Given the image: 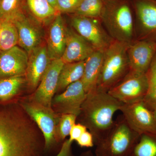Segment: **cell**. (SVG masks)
I'll use <instances>...</instances> for the list:
<instances>
[{"label": "cell", "instance_id": "cell-12", "mask_svg": "<svg viewBox=\"0 0 156 156\" xmlns=\"http://www.w3.org/2000/svg\"><path fill=\"white\" fill-rule=\"evenodd\" d=\"M13 22L18 32V45L28 54L42 44L44 34L41 23L29 11Z\"/></svg>", "mask_w": 156, "mask_h": 156}, {"label": "cell", "instance_id": "cell-22", "mask_svg": "<svg viewBox=\"0 0 156 156\" xmlns=\"http://www.w3.org/2000/svg\"><path fill=\"white\" fill-rule=\"evenodd\" d=\"M28 11L26 0H0V20L14 22Z\"/></svg>", "mask_w": 156, "mask_h": 156}, {"label": "cell", "instance_id": "cell-10", "mask_svg": "<svg viewBox=\"0 0 156 156\" xmlns=\"http://www.w3.org/2000/svg\"><path fill=\"white\" fill-rule=\"evenodd\" d=\"M119 111L129 126L141 135L156 133V120L154 112L143 101L123 104Z\"/></svg>", "mask_w": 156, "mask_h": 156}, {"label": "cell", "instance_id": "cell-35", "mask_svg": "<svg viewBox=\"0 0 156 156\" xmlns=\"http://www.w3.org/2000/svg\"><path fill=\"white\" fill-rule=\"evenodd\" d=\"M154 115L155 118V119L156 120V108L154 109V110L153 111Z\"/></svg>", "mask_w": 156, "mask_h": 156}, {"label": "cell", "instance_id": "cell-30", "mask_svg": "<svg viewBox=\"0 0 156 156\" xmlns=\"http://www.w3.org/2000/svg\"><path fill=\"white\" fill-rule=\"evenodd\" d=\"M76 142L81 147H92L95 146L93 136L89 131L84 132Z\"/></svg>", "mask_w": 156, "mask_h": 156}, {"label": "cell", "instance_id": "cell-7", "mask_svg": "<svg viewBox=\"0 0 156 156\" xmlns=\"http://www.w3.org/2000/svg\"><path fill=\"white\" fill-rule=\"evenodd\" d=\"M147 89L146 73H140L130 70L108 92L123 104H130L143 100Z\"/></svg>", "mask_w": 156, "mask_h": 156}, {"label": "cell", "instance_id": "cell-20", "mask_svg": "<svg viewBox=\"0 0 156 156\" xmlns=\"http://www.w3.org/2000/svg\"><path fill=\"white\" fill-rule=\"evenodd\" d=\"M85 63V61L64 63L59 74L56 93H61L71 84L81 80Z\"/></svg>", "mask_w": 156, "mask_h": 156}, {"label": "cell", "instance_id": "cell-31", "mask_svg": "<svg viewBox=\"0 0 156 156\" xmlns=\"http://www.w3.org/2000/svg\"><path fill=\"white\" fill-rule=\"evenodd\" d=\"M87 131V129L85 126L80 123H76L71 128L69 134V140L73 142L77 140L78 138L85 131Z\"/></svg>", "mask_w": 156, "mask_h": 156}, {"label": "cell", "instance_id": "cell-25", "mask_svg": "<svg viewBox=\"0 0 156 156\" xmlns=\"http://www.w3.org/2000/svg\"><path fill=\"white\" fill-rule=\"evenodd\" d=\"M148 81L147 92L143 101L152 110L156 108V53L146 73Z\"/></svg>", "mask_w": 156, "mask_h": 156}, {"label": "cell", "instance_id": "cell-8", "mask_svg": "<svg viewBox=\"0 0 156 156\" xmlns=\"http://www.w3.org/2000/svg\"><path fill=\"white\" fill-rule=\"evenodd\" d=\"M71 24L79 35L96 50L104 51L113 41L103 28L100 18L71 14Z\"/></svg>", "mask_w": 156, "mask_h": 156}, {"label": "cell", "instance_id": "cell-5", "mask_svg": "<svg viewBox=\"0 0 156 156\" xmlns=\"http://www.w3.org/2000/svg\"><path fill=\"white\" fill-rule=\"evenodd\" d=\"M140 135L134 131L122 115L115 121L105 137L95 145V156H129Z\"/></svg>", "mask_w": 156, "mask_h": 156}, {"label": "cell", "instance_id": "cell-23", "mask_svg": "<svg viewBox=\"0 0 156 156\" xmlns=\"http://www.w3.org/2000/svg\"><path fill=\"white\" fill-rule=\"evenodd\" d=\"M25 83V76L0 78V101H7L16 96Z\"/></svg>", "mask_w": 156, "mask_h": 156}, {"label": "cell", "instance_id": "cell-6", "mask_svg": "<svg viewBox=\"0 0 156 156\" xmlns=\"http://www.w3.org/2000/svg\"><path fill=\"white\" fill-rule=\"evenodd\" d=\"M20 103L41 131L44 140V151L51 150L58 143L56 131L61 115L52 108L44 106L30 98L23 99Z\"/></svg>", "mask_w": 156, "mask_h": 156}, {"label": "cell", "instance_id": "cell-9", "mask_svg": "<svg viewBox=\"0 0 156 156\" xmlns=\"http://www.w3.org/2000/svg\"><path fill=\"white\" fill-rule=\"evenodd\" d=\"M136 40L156 43V0H132Z\"/></svg>", "mask_w": 156, "mask_h": 156}, {"label": "cell", "instance_id": "cell-34", "mask_svg": "<svg viewBox=\"0 0 156 156\" xmlns=\"http://www.w3.org/2000/svg\"><path fill=\"white\" fill-rule=\"evenodd\" d=\"M47 1H48V2L50 3L51 5L53 6L54 9H56V2H57V0H47Z\"/></svg>", "mask_w": 156, "mask_h": 156}, {"label": "cell", "instance_id": "cell-33", "mask_svg": "<svg viewBox=\"0 0 156 156\" xmlns=\"http://www.w3.org/2000/svg\"><path fill=\"white\" fill-rule=\"evenodd\" d=\"M80 156H95V154L92 152V151L89 150L83 152L81 154Z\"/></svg>", "mask_w": 156, "mask_h": 156}, {"label": "cell", "instance_id": "cell-27", "mask_svg": "<svg viewBox=\"0 0 156 156\" xmlns=\"http://www.w3.org/2000/svg\"><path fill=\"white\" fill-rule=\"evenodd\" d=\"M103 6V0H83L73 14L92 18H100Z\"/></svg>", "mask_w": 156, "mask_h": 156}, {"label": "cell", "instance_id": "cell-3", "mask_svg": "<svg viewBox=\"0 0 156 156\" xmlns=\"http://www.w3.org/2000/svg\"><path fill=\"white\" fill-rule=\"evenodd\" d=\"M100 19L112 39L130 44L135 37L132 0H103Z\"/></svg>", "mask_w": 156, "mask_h": 156}, {"label": "cell", "instance_id": "cell-19", "mask_svg": "<svg viewBox=\"0 0 156 156\" xmlns=\"http://www.w3.org/2000/svg\"><path fill=\"white\" fill-rule=\"evenodd\" d=\"M103 55L104 51L95 50L85 60L83 75L81 80L87 93L97 88L102 67Z\"/></svg>", "mask_w": 156, "mask_h": 156}, {"label": "cell", "instance_id": "cell-1", "mask_svg": "<svg viewBox=\"0 0 156 156\" xmlns=\"http://www.w3.org/2000/svg\"><path fill=\"white\" fill-rule=\"evenodd\" d=\"M41 131L20 104L0 106V156H41Z\"/></svg>", "mask_w": 156, "mask_h": 156}, {"label": "cell", "instance_id": "cell-15", "mask_svg": "<svg viewBox=\"0 0 156 156\" xmlns=\"http://www.w3.org/2000/svg\"><path fill=\"white\" fill-rule=\"evenodd\" d=\"M51 61L46 45L42 44L29 53L25 77L31 92L36 90Z\"/></svg>", "mask_w": 156, "mask_h": 156}, {"label": "cell", "instance_id": "cell-17", "mask_svg": "<svg viewBox=\"0 0 156 156\" xmlns=\"http://www.w3.org/2000/svg\"><path fill=\"white\" fill-rule=\"evenodd\" d=\"M95 50L76 32L67 28L66 45L61 58L64 63L85 61Z\"/></svg>", "mask_w": 156, "mask_h": 156}, {"label": "cell", "instance_id": "cell-11", "mask_svg": "<svg viewBox=\"0 0 156 156\" xmlns=\"http://www.w3.org/2000/svg\"><path fill=\"white\" fill-rule=\"evenodd\" d=\"M86 95L82 81H77L69 86L63 92L54 95L51 107L58 115H74L77 117Z\"/></svg>", "mask_w": 156, "mask_h": 156}, {"label": "cell", "instance_id": "cell-32", "mask_svg": "<svg viewBox=\"0 0 156 156\" xmlns=\"http://www.w3.org/2000/svg\"><path fill=\"white\" fill-rule=\"evenodd\" d=\"M73 142L69 139H66L62 143L61 148L57 155L55 156H74L72 150Z\"/></svg>", "mask_w": 156, "mask_h": 156}, {"label": "cell", "instance_id": "cell-24", "mask_svg": "<svg viewBox=\"0 0 156 156\" xmlns=\"http://www.w3.org/2000/svg\"><path fill=\"white\" fill-rule=\"evenodd\" d=\"M18 44V32L14 23L0 20V53L10 50Z\"/></svg>", "mask_w": 156, "mask_h": 156}, {"label": "cell", "instance_id": "cell-29", "mask_svg": "<svg viewBox=\"0 0 156 156\" xmlns=\"http://www.w3.org/2000/svg\"><path fill=\"white\" fill-rule=\"evenodd\" d=\"M83 0H57L56 9L60 14H72L75 12Z\"/></svg>", "mask_w": 156, "mask_h": 156}, {"label": "cell", "instance_id": "cell-18", "mask_svg": "<svg viewBox=\"0 0 156 156\" xmlns=\"http://www.w3.org/2000/svg\"><path fill=\"white\" fill-rule=\"evenodd\" d=\"M67 28L62 14L58 13L50 23L47 37L46 46L51 60L62 57L66 45Z\"/></svg>", "mask_w": 156, "mask_h": 156}, {"label": "cell", "instance_id": "cell-28", "mask_svg": "<svg viewBox=\"0 0 156 156\" xmlns=\"http://www.w3.org/2000/svg\"><path fill=\"white\" fill-rule=\"evenodd\" d=\"M77 116L75 115H61L56 127V138L57 143L64 142L69 136L73 126L76 122Z\"/></svg>", "mask_w": 156, "mask_h": 156}, {"label": "cell", "instance_id": "cell-26", "mask_svg": "<svg viewBox=\"0 0 156 156\" xmlns=\"http://www.w3.org/2000/svg\"><path fill=\"white\" fill-rule=\"evenodd\" d=\"M132 154L134 156H156V133L140 135Z\"/></svg>", "mask_w": 156, "mask_h": 156}, {"label": "cell", "instance_id": "cell-16", "mask_svg": "<svg viewBox=\"0 0 156 156\" xmlns=\"http://www.w3.org/2000/svg\"><path fill=\"white\" fill-rule=\"evenodd\" d=\"M28 54L19 46L0 53V78L25 76Z\"/></svg>", "mask_w": 156, "mask_h": 156}, {"label": "cell", "instance_id": "cell-36", "mask_svg": "<svg viewBox=\"0 0 156 156\" xmlns=\"http://www.w3.org/2000/svg\"><path fill=\"white\" fill-rule=\"evenodd\" d=\"M129 156H134L133 155L131 154V155Z\"/></svg>", "mask_w": 156, "mask_h": 156}, {"label": "cell", "instance_id": "cell-14", "mask_svg": "<svg viewBox=\"0 0 156 156\" xmlns=\"http://www.w3.org/2000/svg\"><path fill=\"white\" fill-rule=\"evenodd\" d=\"M156 53V43L144 40H136L128 49L130 70L146 73Z\"/></svg>", "mask_w": 156, "mask_h": 156}, {"label": "cell", "instance_id": "cell-21", "mask_svg": "<svg viewBox=\"0 0 156 156\" xmlns=\"http://www.w3.org/2000/svg\"><path fill=\"white\" fill-rule=\"evenodd\" d=\"M30 14L40 23H50L58 12L47 0H26Z\"/></svg>", "mask_w": 156, "mask_h": 156}, {"label": "cell", "instance_id": "cell-13", "mask_svg": "<svg viewBox=\"0 0 156 156\" xmlns=\"http://www.w3.org/2000/svg\"><path fill=\"white\" fill-rule=\"evenodd\" d=\"M64 63L61 58L51 60L48 68L33 94L32 100L48 107H51L52 99L56 94L58 78Z\"/></svg>", "mask_w": 156, "mask_h": 156}, {"label": "cell", "instance_id": "cell-2", "mask_svg": "<svg viewBox=\"0 0 156 156\" xmlns=\"http://www.w3.org/2000/svg\"><path fill=\"white\" fill-rule=\"evenodd\" d=\"M122 104L108 92L97 88L87 93L76 122L92 134L95 146L108 134L114 123V115Z\"/></svg>", "mask_w": 156, "mask_h": 156}, {"label": "cell", "instance_id": "cell-4", "mask_svg": "<svg viewBox=\"0 0 156 156\" xmlns=\"http://www.w3.org/2000/svg\"><path fill=\"white\" fill-rule=\"evenodd\" d=\"M130 44L113 40L104 51L97 89L108 92L130 71L128 49Z\"/></svg>", "mask_w": 156, "mask_h": 156}]
</instances>
